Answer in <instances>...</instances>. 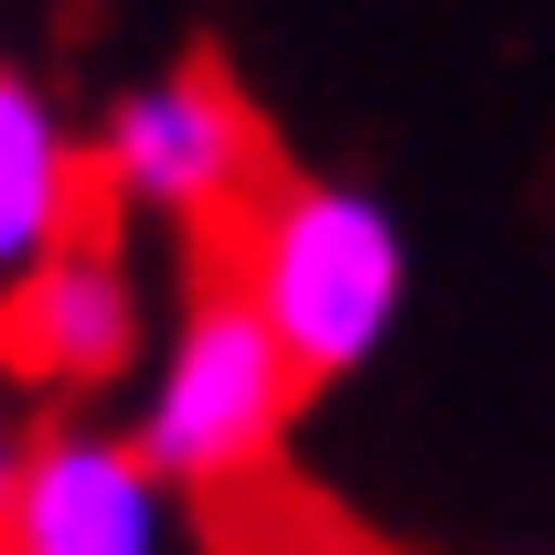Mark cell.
<instances>
[{
	"instance_id": "3957f363",
	"label": "cell",
	"mask_w": 555,
	"mask_h": 555,
	"mask_svg": "<svg viewBox=\"0 0 555 555\" xmlns=\"http://www.w3.org/2000/svg\"><path fill=\"white\" fill-rule=\"evenodd\" d=\"M96 193L129 214H160V224H246L257 193H268V139H257V107L224 86L214 65H171L129 86L107 118H96Z\"/></svg>"
},
{
	"instance_id": "277c9868",
	"label": "cell",
	"mask_w": 555,
	"mask_h": 555,
	"mask_svg": "<svg viewBox=\"0 0 555 555\" xmlns=\"http://www.w3.org/2000/svg\"><path fill=\"white\" fill-rule=\"evenodd\" d=\"M182 491L139 460L118 427H54L33 438L22 502L0 524V555H171V513Z\"/></svg>"
},
{
	"instance_id": "5b68a950",
	"label": "cell",
	"mask_w": 555,
	"mask_h": 555,
	"mask_svg": "<svg viewBox=\"0 0 555 555\" xmlns=\"http://www.w3.org/2000/svg\"><path fill=\"white\" fill-rule=\"evenodd\" d=\"M139 352V278L107 235H75L0 288V374L33 396H96Z\"/></svg>"
},
{
	"instance_id": "52a82bcc",
	"label": "cell",
	"mask_w": 555,
	"mask_h": 555,
	"mask_svg": "<svg viewBox=\"0 0 555 555\" xmlns=\"http://www.w3.org/2000/svg\"><path fill=\"white\" fill-rule=\"evenodd\" d=\"M22 470H33V427L0 416V524H11V502H22Z\"/></svg>"
},
{
	"instance_id": "6da1fadb",
	"label": "cell",
	"mask_w": 555,
	"mask_h": 555,
	"mask_svg": "<svg viewBox=\"0 0 555 555\" xmlns=\"http://www.w3.org/2000/svg\"><path fill=\"white\" fill-rule=\"evenodd\" d=\"M235 288L257 299V321L310 385L363 374L396 332V310H406V224L363 182L278 171L246 214V278Z\"/></svg>"
},
{
	"instance_id": "7a4b0ae2",
	"label": "cell",
	"mask_w": 555,
	"mask_h": 555,
	"mask_svg": "<svg viewBox=\"0 0 555 555\" xmlns=\"http://www.w3.org/2000/svg\"><path fill=\"white\" fill-rule=\"evenodd\" d=\"M310 396V374L278 352V332L257 321V299L224 278L182 310V332L150 374V406H139V460L171 491H235L257 481L288 438V416Z\"/></svg>"
},
{
	"instance_id": "8992f818",
	"label": "cell",
	"mask_w": 555,
	"mask_h": 555,
	"mask_svg": "<svg viewBox=\"0 0 555 555\" xmlns=\"http://www.w3.org/2000/svg\"><path fill=\"white\" fill-rule=\"evenodd\" d=\"M86 193H96L86 139L54 118V96L33 75L0 65V288L86 235Z\"/></svg>"
}]
</instances>
